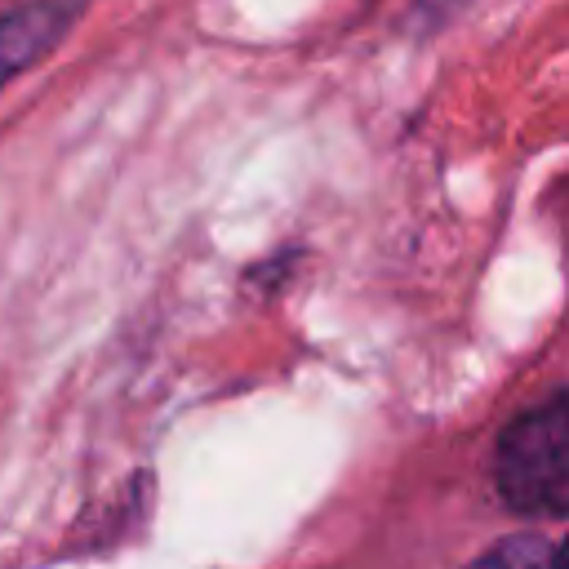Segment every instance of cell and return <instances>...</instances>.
Wrapping results in <instances>:
<instances>
[{
    "instance_id": "1",
    "label": "cell",
    "mask_w": 569,
    "mask_h": 569,
    "mask_svg": "<svg viewBox=\"0 0 569 569\" xmlns=\"http://www.w3.org/2000/svg\"><path fill=\"white\" fill-rule=\"evenodd\" d=\"M493 480L511 511L569 516V391L533 405L502 431Z\"/></svg>"
},
{
    "instance_id": "2",
    "label": "cell",
    "mask_w": 569,
    "mask_h": 569,
    "mask_svg": "<svg viewBox=\"0 0 569 569\" xmlns=\"http://www.w3.org/2000/svg\"><path fill=\"white\" fill-rule=\"evenodd\" d=\"M62 27H67L62 9H44V4L4 13L0 18V84L27 71L36 58H44L53 40L62 36Z\"/></svg>"
},
{
    "instance_id": "3",
    "label": "cell",
    "mask_w": 569,
    "mask_h": 569,
    "mask_svg": "<svg viewBox=\"0 0 569 569\" xmlns=\"http://www.w3.org/2000/svg\"><path fill=\"white\" fill-rule=\"evenodd\" d=\"M467 569H560V551L538 533H516V538H502L480 560H471Z\"/></svg>"
},
{
    "instance_id": "4",
    "label": "cell",
    "mask_w": 569,
    "mask_h": 569,
    "mask_svg": "<svg viewBox=\"0 0 569 569\" xmlns=\"http://www.w3.org/2000/svg\"><path fill=\"white\" fill-rule=\"evenodd\" d=\"M556 551H560V569H569V542H565V547H556Z\"/></svg>"
}]
</instances>
